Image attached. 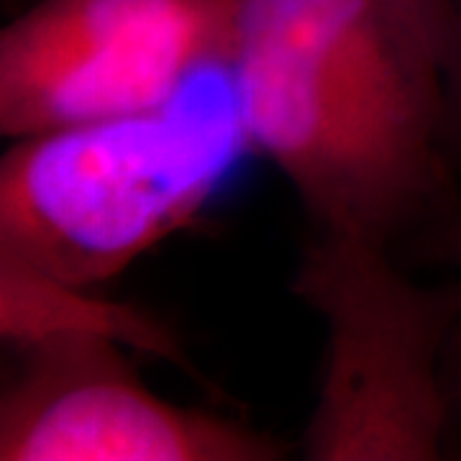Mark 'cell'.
Masks as SVG:
<instances>
[{
	"mask_svg": "<svg viewBox=\"0 0 461 461\" xmlns=\"http://www.w3.org/2000/svg\"><path fill=\"white\" fill-rule=\"evenodd\" d=\"M249 147L233 100L180 98L14 139L0 162V257L95 287L195 221Z\"/></svg>",
	"mask_w": 461,
	"mask_h": 461,
	"instance_id": "6da1fadb",
	"label": "cell"
},
{
	"mask_svg": "<svg viewBox=\"0 0 461 461\" xmlns=\"http://www.w3.org/2000/svg\"><path fill=\"white\" fill-rule=\"evenodd\" d=\"M293 290L329 330L303 456L444 459L456 430L444 357L461 282L423 287L390 262L387 241L321 230L300 257Z\"/></svg>",
	"mask_w": 461,
	"mask_h": 461,
	"instance_id": "7a4b0ae2",
	"label": "cell"
},
{
	"mask_svg": "<svg viewBox=\"0 0 461 461\" xmlns=\"http://www.w3.org/2000/svg\"><path fill=\"white\" fill-rule=\"evenodd\" d=\"M229 75L249 147L280 167L321 230L390 241L441 205L446 151L405 136L285 39L236 21Z\"/></svg>",
	"mask_w": 461,
	"mask_h": 461,
	"instance_id": "3957f363",
	"label": "cell"
},
{
	"mask_svg": "<svg viewBox=\"0 0 461 461\" xmlns=\"http://www.w3.org/2000/svg\"><path fill=\"white\" fill-rule=\"evenodd\" d=\"M236 0H39L0 33L5 139L141 113L230 65Z\"/></svg>",
	"mask_w": 461,
	"mask_h": 461,
	"instance_id": "277c9868",
	"label": "cell"
},
{
	"mask_svg": "<svg viewBox=\"0 0 461 461\" xmlns=\"http://www.w3.org/2000/svg\"><path fill=\"white\" fill-rule=\"evenodd\" d=\"M121 341L54 330L11 344L3 461H272L285 446L223 415L154 395Z\"/></svg>",
	"mask_w": 461,
	"mask_h": 461,
	"instance_id": "5b68a950",
	"label": "cell"
},
{
	"mask_svg": "<svg viewBox=\"0 0 461 461\" xmlns=\"http://www.w3.org/2000/svg\"><path fill=\"white\" fill-rule=\"evenodd\" d=\"M236 21L285 39L405 136L446 151L423 0H236Z\"/></svg>",
	"mask_w": 461,
	"mask_h": 461,
	"instance_id": "8992f818",
	"label": "cell"
},
{
	"mask_svg": "<svg viewBox=\"0 0 461 461\" xmlns=\"http://www.w3.org/2000/svg\"><path fill=\"white\" fill-rule=\"evenodd\" d=\"M54 330L100 333L182 362L175 336L147 313L95 297L93 287L65 285L0 257V333L5 344L32 341Z\"/></svg>",
	"mask_w": 461,
	"mask_h": 461,
	"instance_id": "52a82bcc",
	"label": "cell"
},
{
	"mask_svg": "<svg viewBox=\"0 0 461 461\" xmlns=\"http://www.w3.org/2000/svg\"><path fill=\"white\" fill-rule=\"evenodd\" d=\"M441 77L446 154L461 159V0H423Z\"/></svg>",
	"mask_w": 461,
	"mask_h": 461,
	"instance_id": "ba28073f",
	"label": "cell"
},
{
	"mask_svg": "<svg viewBox=\"0 0 461 461\" xmlns=\"http://www.w3.org/2000/svg\"><path fill=\"white\" fill-rule=\"evenodd\" d=\"M448 259L461 269V215L451 221V229L444 241ZM444 379L446 393H448V402H451V415L456 429L461 426V313L456 318V326L451 330V339L446 346L444 357Z\"/></svg>",
	"mask_w": 461,
	"mask_h": 461,
	"instance_id": "9c48e42d",
	"label": "cell"
}]
</instances>
